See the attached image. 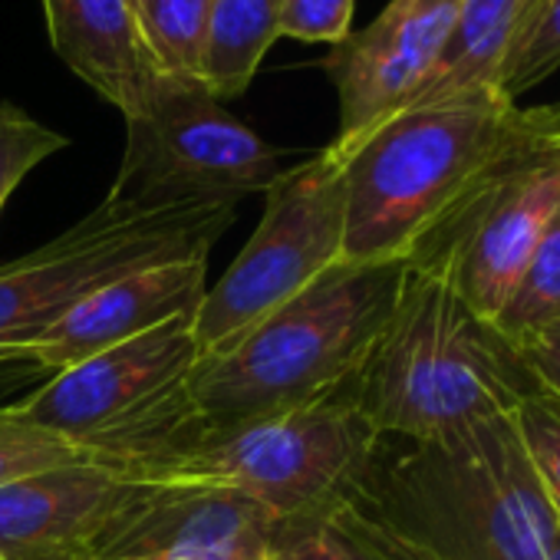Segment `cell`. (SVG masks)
<instances>
[{
    "instance_id": "16",
    "label": "cell",
    "mask_w": 560,
    "mask_h": 560,
    "mask_svg": "<svg viewBox=\"0 0 560 560\" xmlns=\"http://www.w3.org/2000/svg\"><path fill=\"white\" fill-rule=\"evenodd\" d=\"M530 0H462L448 40L409 106L498 93V70ZM406 106V109H409Z\"/></svg>"
},
{
    "instance_id": "25",
    "label": "cell",
    "mask_w": 560,
    "mask_h": 560,
    "mask_svg": "<svg viewBox=\"0 0 560 560\" xmlns=\"http://www.w3.org/2000/svg\"><path fill=\"white\" fill-rule=\"evenodd\" d=\"M357 0H284L280 11V37H294L304 44H330L350 37Z\"/></svg>"
},
{
    "instance_id": "2",
    "label": "cell",
    "mask_w": 560,
    "mask_h": 560,
    "mask_svg": "<svg viewBox=\"0 0 560 560\" xmlns=\"http://www.w3.org/2000/svg\"><path fill=\"white\" fill-rule=\"evenodd\" d=\"M350 501L419 560H547L560 524L511 416L380 452Z\"/></svg>"
},
{
    "instance_id": "9",
    "label": "cell",
    "mask_w": 560,
    "mask_h": 560,
    "mask_svg": "<svg viewBox=\"0 0 560 560\" xmlns=\"http://www.w3.org/2000/svg\"><path fill=\"white\" fill-rule=\"evenodd\" d=\"M280 159L284 152L234 119L198 80L162 73L145 113L126 119V152L106 201L237 205L273 185L284 172Z\"/></svg>"
},
{
    "instance_id": "10",
    "label": "cell",
    "mask_w": 560,
    "mask_h": 560,
    "mask_svg": "<svg viewBox=\"0 0 560 560\" xmlns=\"http://www.w3.org/2000/svg\"><path fill=\"white\" fill-rule=\"evenodd\" d=\"M557 211L560 139L537 136L471 188L409 264L439 270L478 314L494 320Z\"/></svg>"
},
{
    "instance_id": "6",
    "label": "cell",
    "mask_w": 560,
    "mask_h": 560,
    "mask_svg": "<svg viewBox=\"0 0 560 560\" xmlns=\"http://www.w3.org/2000/svg\"><path fill=\"white\" fill-rule=\"evenodd\" d=\"M383 448V435L347 393L224 425H205L178 452L145 465V485L231 488L280 524L347 501Z\"/></svg>"
},
{
    "instance_id": "13",
    "label": "cell",
    "mask_w": 560,
    "mask_h": 560,
    "mask_svg": "<svg viewBox=\"0 0 560 560\" xmlns=\"http://www.w3.org/2000/svg\"><path fill=\"white\" fill-rule=\"evenodd\" d=\"M145 488L109 465L70 462L0 485V560H90Z\"/></svg>"
},
{
    "instance_id": "7",
    "label": "cell",
    "mask_w": 560,
    "mask_h": 560,
    "mask_svg": "<svg viewBox=\"0 0 560 560\" xmlns=\"http://www.w3.org/2000/svg\"><path fill=\"white\" fill-rule=\"evenodd\" d=\"M234 211L231 201L136 208L103 198L70 231L0 267V353L24 360L34 340L129 273L211 254Z\"/></svg>"
},
{
    "instance_id": "1",
    "label": "cell",
    "mask_w": 560,
    "mask_h": 560,
    "mask_svg": "<svg viewBox=\"0 0 560 560\" xmlns=\"http://www.w3.org/2000/svg\"><path fill=\"white\" fill-rule=\"evenodd\" d=\"M386 439H439L514 416L540 386L511 337L432 267L406 260L399 301L343 389Z\"/></svg>"
},
{
    "instance_id": "4",
    "label": "cell",
    "mask_w": 560,
    "mask_h": 560,
    "mask_svg": "<svg viewBox=\"0 0 560 560\" xmlns=\"http://www.w3.org/2000/svg\"><path fill=\"white\" fill-rule=\"evenodd\" d=\"M402 277L406 260H340L234 347L201 357L188 380L201 419L224 425L340 396L380 340Z\"/></svg>"
},
{
    "instance_id": "24",
    "label": "cell",
    "mask_w": 560,
    "mask_h": 560,
    "mask_svg": "<svg viewBox=\"0 0 560 560\" xmlns=\"http://www.w3.org/2000/svg\"><path fill=\"white\" fill-rule=\"evenodd\" d=\"M511 422L547 494V504L560 521V399L537 393L514 409Z\"/></svg>"
},
{
    "instance_id": "23",
    "label": "cell",
    "mask_w": 560,
    "mask_h": 560,
    "mask_svg": "<svg viewBox=\"0 0 560 560\" xmlns=\"http://www.w3.org/2000/svg\"><path fill=\"white\" fill-rule=\"evenodd\" d=\"M60 149H67V136L47 129L14 103H0V208L44 159Z\"/></svg>"
},
{
    "instance_id": "12",
    "label": "cell",
    "mask_w": 560,
    "mask_h": 560,
    "mask_svg": "<svg viewBox=\"0 0 560 560\" xmlns=\"http://www.w3.org/2000/svg\"><path fill=\"white\" fill-rule=\"evenodd\" d=\"M280 521L231 488L145 485L90 560H267Z\"/></svg>"
},
{
    "instance_id": "22",
    "label": "cell",
    "mask_w": 560,
    "mask_h": 560,
    "mask_svg": "<svg viewBox=\"0 0 560 560\" xmlns=\"http://www.w3.org/2000/svg\"><path fill=\"white\" fill-rule=\"evenodd\" d=\"M70 462L90 458H83L67 439L24 419L14 406H0V485Z\"/></svg>"
},
{
    "instance_id": "17",
    "label": "cell",
    "mask_w": 560,
    "mask_h": 560,
    "mask_svg": "<svg viewBox=\"0 0 560 560\" xmlns=\"http://www.w3.org/2000/svg\"><path fill=\"white\" fill-rule=\"evenodd\" d=\"M284 0H214L198 83L221 103L241 96L280 37Z\"/></svg>"
},
{
    "instance_id": "26",
    "label": "cell",
    "mask_w": 560,
    "mask_h": 560,
    "mask_svg": "<svg viewBox=\"0 0 560 560\" xmlns=\"http://www.w3.org/2000/svg\"><path fill=\"white\" fill-rule=\"evenodd\" d=\"M524 366L537 380L540 393L560 399V320L544 324L540 330L527 334L524 340L514 343Z\"/></svg>"
},
{
    "instance_id": "27",
    "label": "cell",
    "mask_w": 560,
    "mask_h": 560,
    "mask_svg": "<svg viewBox=\"0 0 560 560\" xmlns=\"http://www.w3.org/2000/svg\"><path fill=\"white\" fill-rule=\"evenodd\" d=\"M524 116L540 139H560V103L530 106V109H524Z\"/></svg>"
},
{
    "instance_id": "20",
    "label": "cell",
    "mask_w": 560,
    "mask_h": 560,
    "mask_svg": "<svg viewBox=\"0 0 560 560\" xmlns=\"http://www.w3.org/2000/svg\"><path fill=\"white\" fill-rule=\"evenodd\" d=\"M553 320H560V211L527 257L508 301L494 314L498 330L514 343Z\"/></svg>"
},
{
    "instance_id": "15",
    "label": "cell",
    "mask_w": 560,
    "mask_h": 560,
    "mask_svg": "<svg viewBox=\"0 0 560 560\" xmlns=\"http://www.w3.org/2000/svg\"><path fill=\"white\" fill-rule=\"evenodd\" d=\"M57 57L126 119L145 113L162 77L132 0H44Z\"/></svg>"
},
{
    "instance_id": "14",
    "label": "cell",
    "mask_w": 560,
    "mask_h": 560,
    "mask_svg": "<svg viewBox=\"0 0 560 560\" xmlns=\"http://www.w3.org/2000/svg\"><path fill=\"white\" fill-rule=\"evenodd\" d=\"M208 294V254L129 273L96 291L24 350L37 370L60 373L93 353L136 340L175 317H195Z\"/></svg>"
},
{
    "instance_id": "5",
    "label": "cell",
    "mask_w": 560,
    "mask_h": 560,
    "mask_svg": "<svg viewBox=\"0 0 560 560\" xmlns=\"http://www.w3.org/2000/svg\"><path fill=\"white\" fill-rule=\"evenodd\" d=\"M198 360L195 317H175L54 373L14 409L83 458L136 478L208 425L188 389Z\"/></svg>"
},
{
    "instance_id": "11",
    "label": "cell",
    "mask_w": 560,
    "mask_h": 560,
    "mask_svg": "<svg viewBox=\"0 0 560 560\" xmlns=\"http://www.w3.org/2000/svg\"><path fill=\"white\" fill-rule=\"evenodd\" d=\"M458 8L462 0H389L370 27L330 50L324 67L340 96L334 149L347 152L416 100L448 40Z\"/></svg>"
},
{
    "instance_id": "21",
    "label": "cell",
    "mask_w": 560,
    "mask_h": 560,
    "mask_svg": "<svg viewBox=\"0 0 560 560\" xmlns=\"http://www.w3.org/2000/svg\"><path fill=\"white\" fill-rule=\"evenodd\" d=\"M560 70V0H530L498 70V93L517 103Z\"/></svg>"
},
{
    "instance_id": "18",
    "label": "cell",
    "mask_w": 560,
    "mask_h": 560,
    "mask_svg": "<svg viewBox=\"0 0 560 560\" xmlns=\"http://www.w3.org/2000/svg\"><path fill=\"white\" fill-rule=\"evenodd\" d=\"M267 560H419L389 527L357 501H337L320 514L280 524Z\"/></svg>"
},
{
    "instance_id": "19",
    "label": "cell",
    "mask_w": 560,
    "mask_h": 560,
    "mask_svg": "<svg viewBox=\"0 0 560 560\" xmlns=\"http://www.w3.org/2000/svg\"><path fill=\"white\" fill-rule=\"evenodd\" d=\"M142 40L165 77L198 80L214 0H132Z\"/></svg>"
},
{
    "instance_id": "29",
    "label": "cell",
    "mask_w": 560,
    "mask_h": 560,
    "mask_svg": "<svg viewBox=\"0 0 560 560\" xmlns=\"http://www.w3.org/2000/svg\"><path fill=\"white\" fill-rule=\"evenodd\" d=\"M8 366H31V363L18 360V357H11V353H0V370H8Z\"/></svg>"
},
{
    "instance_id": "8",
    "label": "cell",
    "mask_w": 560,
    "mask_h": 560,
    "mask_svg": "<svg viewBox=\"0 0 560 560\" xmlns=\"http://www.w3.org/2000/svg\"><path fill=\"white\" fill-rule=\"evenodd\" d=\"M264 195L254 234L224 277L208 288L195 314L201 357L234 347L267 314L294 301L343 260L347 185L343 159L334 145L284 168Z\"/></svg>"
},
{
    "instance_id": "3",
    "label": "cell",
    "mask_w": 560,
    "mask_h": 560,
    "mask_svg": "<svg viewBox=\"0 0 560 560\" xmlns=\"http://www.w3.org/2000/svg\"><path fill=\"white\" fill-rule=\"evenodd\" d=\"M501 93L409 106L340 152L347 185L343 264L409 260L504 159L534 142Z\"/></svg>"
},
{
    "instance_id": "28",
    "label": "cell",
    "mask_w": 560,
    "mask_h": 560,
    "mask_svg": "<svg viewBox=\"0 0 560 560\" xmlns=\"http://www.w3.org/2000/svg\"><path fill=\"white\" fill-rule=\"evenodd\" d=\"M547 560H560V524H557V530L547 540Z\"/></svg>"
},
{
    "instance_id": "30",
    "label": "cell",
    "mask_w": 560,
    "mask_h": 560,
    "mask_svg": "<svg viewBox=\"0 0 560 560\" xmlns=\"http://www.w3.org/2000/svg\"><path fill=\"white\" fill-rule=\"evenodd\" d=\"M0 211H4V208H0Z\"/></svg>"
}]
</instances>
